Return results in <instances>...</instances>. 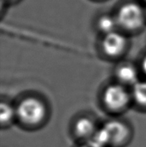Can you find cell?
<instances>
[{
	"instance_id": "cell-1",
	"label": "cell",
	"mask_w": 146,
	"mask_h": 147,
	"mask_svg": "<svg viewBox=\"0 0 146 147\" xmlns=\"http://www.w3.org/2000/svg\"><path fill=\"white\" fill-rule=\"evenodd\" d=\"M115 18L118 28L128 32H136L142 29L146 23L145 7L140 3L128 1L118 7Z\"/></svg>"
},
{
	"instance_id": "cell-2",
	"label": "cell",
	"mask_w": 146,
	"mask_h": 147,
	"mask_svg": "<svg viewBox=\"0 0 146 147\" xmlns=\"http://www.w3.org/2000/svg\"><path fill=\"white\" fill-rule=\"evenodd\" d=\"M17 117L27 125H37L46 116V107L42 100L28 97L21 100L16 108Z\"/></svg>"
},
{
	"instance_id": "cell-3",
	"label": "cell",
	"mask_w": 146,
	"mask_h": 147,
	"mask_svg": "<svg viewBox=\"0 0 146 147\" xmlns=\"http://www.w3.org/2000/svg\"><path fill=\"white\" fill-rule=\"evenodd\" d=\"M132 98L131 93L121 84H111L103 94V102L109 110L120 112L125 109Z\"/></svg>"
},
{
	"instance_id": "cell-4",
	"label": "cell",
	"mask_w": 146,
	"mask_h": 147,
	"mask_svg": "<svg viewBox=\"0 0 146 147\" xmlns=\"http://www.w3.org/2000/svg\"><path fill=\"white\" fill-rule=\"evenodd\" d=\"M128 40L124 34L115 31L104 35L102 37L101 47L104 54L109 57H118L126 51Z\"/></svg>"
},
{
	"instance_id": "cell-5",
	"label": "cell",
	"mask_w": 146,
	"mask_h": 147,
	"mask_svg": "<svg viewBox=\"0 0 146 147\" xmlns=\"http://www.w3.org/2000/svg\"><path fill=\"white\" fill-rule=\"evenodd\" d=\"M107 133L110 146H117L124 144L131 135L128 126L119 120H109L102 127Z\"/></svg>"
},
{
	"instance_id": "cell-6",
	"label": "cell",
	"mask_w": 146,
	"mask_h": 147,
	"mask_svg": "<svg viewBox=\"0 0 146 147\" xmlns=\"http://www.w3.org/2000/svg\"><path fill=\"white\" fill-rule=\"evenodd\" d=\"M97 130L94 122L88 117H81L75 123V134L79 138L86 139L87 141L92 138Z\"/></svg>"
},
{
	"instance_id": "cell-7",
	"label": "cell",
	"mask_w": 146,
	"mask_h": 147,
	"mask_svg": "<svg viewBox=\"0 0 146 147\" xmlns=\"http://www.w3.org/2000/svg\"><path fill=\"white\" fill-rule=\"evenodd\" d=\"M116 76L120 84L124 86H134L138 80V73L135 67L130 64H123L118 67Z\"/></svg>"
},
{
	"instance_id": "cell-8",
	"label": "cell",
	"mask_w": 146,
	"mask_h": 147,
	"mask_svg": "<svg viewBox=\"0 0 146 147\" xmlns=\"http://www.w3.org/2000/svg\"><path fill=\"white\" fill-rule=\"evenodd\" d=\"M96 27L100 32L103 34V36L116 31L118 25L115 15L108 13L101 14L96 21Z\"/></svg>"
},
{
	"instance_id": "cell-9",
	"label": "cell",
	"mask_w": 146,
	"mask_h": 147,
	"mask_svg": "<svg viewBox=\"0 0 146 147\" xmlns=\"http://www.w3.org/2000/svg\"><path fill=\"white\" fill-rule=\"evenodd\" d=\"M17 117L16 108H13L8 102H3L0 105V120L2 126L8 125Z\"/></svg>"
},
{
	"instance_id": "cell-10",
	"label": "cell",
	"mask_w": 146,
	"mask_h": 147,
	"mask_svg": "<svg viewBox=\"0 0 146 147\" xmlns=\"http://www.w3.org/2000/svg\"><path fill=\"white\" fill-rule=\"evenodd\" d=\"M132 98L141 106L146 107V81H139L132 87Z\"/></svg>"
},
{
	"instance_id": "cell-11",
	"label": "cell",
	"mask_w": 146,
	"mask_h": 147,
	"mask_svg": "<svg viewBox=\"0 0 146 147\" xmlns=\"http://www.w3.org/2000/svg\"><path fill=\"white\" fill-rule=\"evenodd\" d=\"M80 147H102V146H98V145L95 144L94 142H93L90 141V140H88V141H87V142H85V143L82 145Z\"/></svg>"
},
{
	"instance_id": "cell-12",
	"label": "cell",
	"mask_w": 146,
	"mask_h": 147,
	"mask_svg": "<svg viewBox=\"0 0 146 147\" xmlns=\"http://www.w3.org/2000/svg\"><path fill=\"white\" fill-rule=\"evenodd\" d=\"M141 67H142V70L144 71V72L146 74V54H145V56L144 57L143 60H142Z\"/></svg>"
},
{
	"instance_id": "cell-13",
	"label": "cell",
	"mask_w": 146,
	"mask_h": 147,
	"mask_svg": "<svg viewBox=\"0 0 146 147\" xmlns=\"http://www.w3.org/2000/svg\"><path fill=\"white\" fill-rule=\"evenodd\" d=\"M7 1H9V2H15V1H17V0H7Z\"/></svg>"
},
{
	"instance_id": "cell-14",
	"label": "cell",
	"mask_w": 146,
	"mask_h": 147,
	"mask_svg": "<svg viewBox=\"0 0 146 147\" xmlns=\"http://www.w3.org/2000/svg\"><path fill=\"white\" fill-rule=\"evenodd\" d=\"M141 1H142V2H144V3H146V0H141Z\"/></svg>"
},
{
	"instance_id": "cell-15",
	"label": "cell",
	"mask_w": 146,
	"mask_h": 147,
	"mask_svg": "<svg viewBox=\"0 0 146 147\" xmlns=\"http://www.w3.org/2000/svg\"><path fill=\"white\" fill-rule=\"evenodd\" d=\"M145 13H146V3H145Z\"/></svg>"
}]
</instances>
